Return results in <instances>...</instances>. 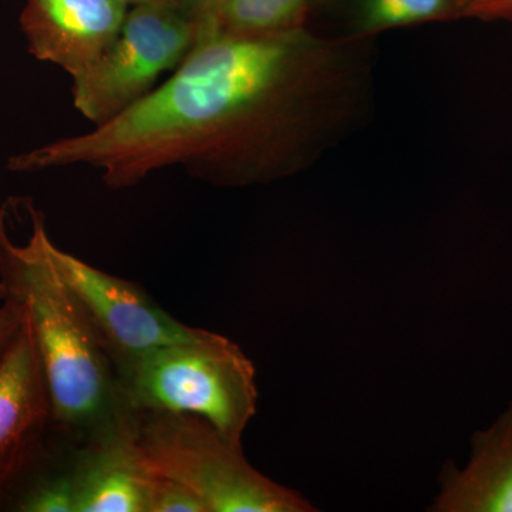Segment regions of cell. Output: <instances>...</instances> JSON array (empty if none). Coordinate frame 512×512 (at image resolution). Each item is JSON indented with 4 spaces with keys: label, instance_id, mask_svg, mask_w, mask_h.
Listing matches in <instances>:
<instances>
[{
    "label": "cell",
    "instance_id": "cell-1",
    "mask_svg": "<svg viewBox=\"0 0 512 512\" xmlns=\"http://www.w3.org/2000/svg\"><path fill=\"white\" fill-rule=\"evenodd\" d=\"M288 33H214L198 40L173 76L133 107L80 136L10 158L15 173L87 165L113 190L180 165L202 180H245L244 165L272 156L298 73Z\"/></svg>",
    "mask_w": 512,
    "mask_h": 512
},
{
    "label": "cell",
    "instance_id": "cell-2",
    "mask_svg": "<svg viewBox=\"0 0 512 512\" xmlns=\"http://www.w3.org/2000/svg\"><path fill=\"white\" fill-rule=\"evenodd\" d=\"M29 234L16 241L0 210V301L25 312L49 389L52 421L84 443L127 412L116 373L50 255L45 215L26 200Z\"/></svg>",
    "mask_w": 512,
    "mask_h": 512
},
{
    "label": "cell",
    "instance_id": "cell-3",
    "mask_svg": "<svg viewBox=\"0 0 512 512\" xmlns=\"http://www.w3.org/2000/svg\"><path fill=\"white\" fill-rule=\"evenodd\" d=\"M116 379L131 412L192 414L234 441H241L258 409L254 363L214 332L140 357L117 370Z\"/></svg>",
    "mask_w": 512,
    "mask_h": 512
},
{
    "label": "cell",
    "instance_id": "cell-4",
    "mask_svg": "<svg viewBox=\"0 0 512 512\" xmlns=\"http://www.w3.org/2000/svg\"><path fill=\"white\" fill-rule=\"evenodd\" d=\"M136 414L137 444L148 467L187 485L208 512L318 511L301 493L252 467L241 441L228 439L207 420L192 414Z\"/></svg>",
    "mask_w": 512,
    "mask_h": 512
},
{
    "label": "cell",
    "instance_id": "cell-5",
    "mask_svg": "<svg viewBox=\"0 0 512 512\" xmlns=\"http://www.w3.org/2000/svg\"><path fill=\"white\" fill-rule=\"evenodd\" d=\"M197 40L192 23L170 5L133 6L109 49L73 79L74 106L94 126L113 120L153 92L158 77L177 69Z\"/></svg>",
    "mask_w": 512,
    "mask_h": 512
},
{
    "label": "cell",
    "instance_id": "cell-6",
    "mask_svg": "<svg viewBox=\"0 0 512 512\" xmlns=\"http://www.w3.org/2000/svg\"><path fill=\"white\" fill-rule=\"evenodd\" d=\"M50 255L109 357L114 373L161 348L197 342L210 330L173 318L134 282L107 274L55 244Z\"/></svg>",
    "mask_w": 512,
    "mask_h": 512
},
{
    "label": "cell",
    "instance_id": "cell-7",
    "mask_svg": "<svg viewBox=\"0 0 512 512\" xmlns=\"http://www.w3.org/2000/svg\"><path fill=\"white\" fill-rule=\"evenodd\" d=\"M76 512H150L157 474L137 444V414L82 443L70 470Z\"/></svg>",
    "mask_w": 512,
    "mask_h": 512
},
{
    "label": "cell",
    "instance_id": "cell-8",
    "mask_svg": "<svg viewBox=\"0 0 512 512\" xmlns=\"http://www.w3.org/2000/svg\"><path fill=\"white\" fill-rule=\"evenodd\" d=\"M126 16L120 0H28L20 25L36 59L76 79L109 49Z\"/></svg>",
    "mask_w": 512,
    "mask_h": 512
},
{
    "label": "cell",
    "instance_id": "cell-9",
    "mask_svg": "<svg viewBox=\"0 0 512 512\" xmlns=\"http://www.w3.org/2000/svg\"><path fill=\"white\" fill-rule=\"evenodd\" d=\"M49 420V389L25 322L0 359V494L28 463Z\"/></svg>",
    "mask_w": 512,
    "mask_h": 512
},
{
    "label": "cell",
    "instance_id": "cell-10",
    "mask_svg": "<svg viewBox=\"0 0 512 512\" xmlns=\"http://www.w3.org/2000/svg\"><path fill=\"white\" fill-rule=\"evenodd\" d=\"M433 512H512V402L488 429L471 437L463 468L446 463Z\"/></svg>",
    "mask_w": 512,
    "mask_h": 512
},
{
    "label": "cell",
    "instance_id": "cell-11",
    "mask_svg": "<svg viewBox=\"0 0 512 512\" xmlns=\"http://www.w3.org/2000/svg\"><path fill=\"white\" fill-rule=\"evenodd\" d=\"M305 5L306 0H225L215 33L247 36L286 33Z\"/></svg>",
    "mask_w": 512,
    "mask_h": 512
},
{
    "label": "cell",
    "instance_id": "cell-12",
    "mask_svg": "<svg viewBox=\"0 0 512 512\" xmlns=\"http://www.w3.org/2000/svg\"><path fill=\"white\" fill-rule=\"evenodd\" d=\"M453 0H365L363 20L370 29L410 25L446 12Z\"/></svg>",
    "mask_w": 512,
    "mask_h": 512
},
{
    "label": "cell",
    "instance_id": "cell-13",
    "mask_svg": "<svg viewBox=\"0 0 512 512\" xmlns=\"http://www.w3.org/2000/svg\"><path fill=\"white\" fill-rule=\"evenodd\" d=\"M19 511L23 512H76V493L72 473L49 478L20 501Z\"/></svg>",
    "mask_w": 512,
    "mask_h": 512
},
{
    "label": "cell",
    "instance_id": "cell-14",
    "mask_svg": "<svg viewBox=\"0 0 512 512\" xmlns=\"http://www.w3.org/2000/svg\"><path fill=\"white\" fill-rule=\"evenodd\" d=\"M150 512H208L200 497L187 485L158 476L151 498Z\"/></svg>",
    "mask_w": 512,
    "mask_h": 512
},
{
    "label": "cell",
    "instance_id": "cell-15",
    "mask_svg": "<svg viewBox=\"0 0 512 512\" xmlns=\"http://www.w3.org/2000/svg\"><path fill=\"white\" fill-rule=\"evenodd\" d=\"M225 0H168L197 30L198 40L217 32L218 16ZM197 40V42H198Z\"/></svg>",
    "mask_w": 512,
    "mask_h": 512
},
{
    "label": "cell",
    "instance_id": "cell-16",
    "mask_svg": "<svg viewBox=\"0 0 512 512\" xmlns=\"http://www.w3.org/2000/svg\"><path fill=\"white\" fill-rule=\"evenodd\" d=\"M25 312L13 303L0 305V359L25 326Z\"/></svg>",
    "mask_w": 512,
    "mask_h": 512
},
{
    "label": "cell",
    "instance_id": "cell-17",
    "mask_svg": "<svg viewBox=\"0 0 512 512\" xmlns=\"http://www.w3.org/2000/svg\"><path fill=\"white\" fill-rule=\"evenodd\" d=\"M468 8L483 15L512 16V0H466Z\"/></svg>",
    "mask_w": 512,
    "mask_h": 512
},
{
    "label": "cell",
    "instance_id": "cell-18",
    "mask_svg": "<svg viewBox=\"0 0 512 512\" xmlns=\"http://www.w3.org/2000/svg\"><path fill=\"white\" fill-rule=\"evenodd\" d=\"M120 2L126 3L127 6L144 5V3H165V5H168V0H120Z\"/></svg>",
    "mask_w": 512,
    "mask_h": 512
}]
</instances>
